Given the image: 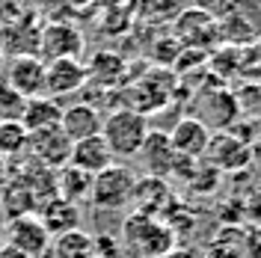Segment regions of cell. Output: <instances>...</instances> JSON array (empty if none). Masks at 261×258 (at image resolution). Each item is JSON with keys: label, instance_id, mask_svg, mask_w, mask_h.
Segmentation results:
<instances>
[{"label": "cell", "instance_id": "obj_1", "mask_svg": "<svg viewBox=\"0 0 261 258\" xmlns=\"http://www.w3.org/2000/svg\"><path fill=\"white\" fill-rule=\"evenodd\" d=\"M122 241L125 249H130L140 258H163L169 249L178 246V238L161 217H146V214H128L122 223Z\"/></svg>", "mask_w": 261, "mask_h": 258}, {"label": "cell", "instance_id": "obj_2", "mask_svg": "<svg viewBox=\"0 0 261 258\" xmlns=\"http://www.w3.org/2000/svg\"><path fill=\"white\" fill-rule=\"evenodd\" d=\"M148 119L130 107H119L101 122V137L110 145L113 158H134L148 137Z\"/></svg>", "mask_w": 261, "mask_h": 258}, {"label": "cell", "instance_id": "obj_3", "mask_svg": "<svg viewBox=\"0 0 261 258\" xmlns=\"http://www.w3.org/2000/svg\"><path fill=\"white\" fill-rule=\"evenodd\" d=\"M134 184H137V175H134L130 166H125V163H110L104 172L92 175L89 199L101 211H122L130 205Z\"/></svg>", "mask_w": 261, "mask_h": 258}, {"label": "cell", "instance_id": "obj_4", "mask_svg": "<svg viewBox=\"0 0 261 258\" xmlns=\"http://www.w3.org/2000/svg\"><path fill=\"white\" fill-rule=\"evenodd\" d=\"M3 243L21 249L24 255H30V258H42L50 249V235H48V228L42 226V220H39L36 214H24V217L6 220Z\"/></svg>", "mask_w": 261, "mask_h": 258}, {"label": "cell", "instance_id": "obj_5", "mask_svg": "<svg viewBox=\"0 0 261 258\" xmlns=\"http://www.w3.org/2000/svg\"><path fill=\"white\" fill-rule=\"evenodd\" d=\"M83 50V36L77 33V27L54 21L45 30H39V60L50 63V60H77Z\"/></svg>", "mask_w": 261, "mask_h": 258}, {"label": "cell", "instance_id": "obj_6", "mask_svg": "<svg viewBox=\"0 0 261 258\" xmlns=\"http://www.w3.org/2000/svg\"><path fill=\"white\" fill-rule=\"evenodd\" d=\"M3 83H9L18 95H24V98L45 95V63H42L36 54H18V57H9Z\"/></svg>", "mask_w": 261, "mask_h": 258}, {"label": "cell", "instance_id": "obj_7", "mask_svg": "<svg viewBox=\"0 0 261 258\" xmlns=\"http://www.w3.org/2000/svg\"><path fill=\"white\" fill-rule=\"evenodd\" d=\"M27 151H33V158L45 169H63L68 163V154H71V140L60 128L36 131L27 140Z\"/></svg>", "mask_w": 261, "mask_h": 258}, {"label": "cell", "instance_id": "obj_8", "mask_svg": "<svg viewBox=\"0 0 261 258\" xmlns=\"http://www.w3.org/2000/svg\"><path fill=\"white\" fill-rule=\"evenodd\" d=\"M86 86V65L81 60H50L45 63V95H71Z\"/></svg>", "mask_w": 261, "mask_h": 258}, {"label": "cell", "instance_id": "obj_9", "mask_svg": "<svg viewBox=\"0 0 261 258\" xmlns=\"http://www.w3.org/2000/svg\"><path fill=\"white\" fill-rule=\"evenodd\" d=\"M172 202V190L166 184V178H158V175H143L137 178L134 184V193H130V205L137 214H146V217H161L166 214Z\"/></svg>", "mask_w": 261, "mask_h": 258}, {"label": "cell", "instance_id": "obj_10", "mask_svg": "<svg viewBox=\"0 0 261 258\" xmlns=\"http://www.w3.org/2000/svg\"><path fill=\"white\" fill-rule=\"evenodd\" d=\"M205 158L223 169V172H234V169H244L246 163L252 161V148L238 140L234 134H211V143H208V151Z\"/></svg>", "mask_w": 261, "mask_h": 258}, {"label": "cell", "instance_id": "obj_11", "mask_svg": "<svg viewBox=\"0 0 261 258\" xmlns=\"http://www.w3.org/2000/svg\"><path fill=\"white\" fill-rule=\"evenodd\" d=\"M110 163H116V158H113V151H110V145L104 143L101 134H98V137H86V140L71 143L68 166L81 169V172H86V175H98V172H104Z\"/></svg>", "mask_w": 261, "mask_h": 258}, {"label": "cell", "instance_id": "obj_12", "mask_svg": "<svg viewBox=\"0 0 261 258\" xmlns=\"http://www.w3.org/2000/svg\"><path fill=\"white\" fill-rule=\"evenodd\" d=\"M140 161L146 166V175H158V178H169L172 169H175V148L169 143V134L163 131H148L146 143L140 148Z\"/></svg>", "mask_w": 261, "mask_h": 258}, {"label": "cell", "instance_id": "obj_13", "mask_svg": "<svg viewBox=\"0 0 261 258\" xmlns=\"http://www.w3.org/2000/svg\"><path fill=\"white\" fill-rule=\"evenodd\" d=\"M169 143H172V148H175V154L190 158V161H199V158H205V151H208L211 128H205L196 116H187V119H181L178 125L172 128Z\"/></svg>", "mask_w": 261, "mask_h": 258}, {"label": "cell", "instance_id": "obj_14", "mask_svg": "<svg viewBox=\"0 0 261 258\" xmlns=\"http://www.w3.org/2000/svg\"><path fill=\"white\" fill-rule=\"evenodd\" d=\"M101 113H98L95 104L89 101H77L71 107H63V119H60V131L71 143L86 140V137H98L101 134Z\"/></svg>", "mask_w": 261, "mask_h": 258}, {"label": "cell", "instance_id": "obj_15", "mask_svg": "<svg viewBox=\"0 0 261 258\" xmlns=\"http://www.w3.org/2000/svg\"><path fill=\"white\" fill-rule=\"evenodd\" d=\"M39 220H42V226L48 228L50 238H60L65 231H74V228H81V205H74V202H65L60 196H54L48 202H42V214H36Z\"/></svg>", "mask_w": 261, "mask_h": 258}, {"label": "cell", "instance_id": "obj_16", "mask_svg": "<svg viewBox=\"0 0 261 258\" xmlns=\"http://www.w3.org/2000/svg\"><path fill=\"white\" fill-rule=\"evenodd\" d=\"M60 119H63V107H60L57 98L36 95V98H27V107H24V116H21V125H24L27 134H36V131L60 128Z\"/></svg>", "mask_w": 261, "mask_h": 258}, {"label": "cell", "instance_id": "obj_17", "mask_svg": "<svg viewBox=\"0 0 261 258\" xmlns=\"http://www.w3.org/2000/svg\"><path fill=\"white\" fill-rule=\"evenodd\" d=\"M89 190H92V175H86L68 163L60 169V178H57V196L60 199L81 205L83 199H89Z\"/></svg>", "mask_w": 261, "mask_h": 258}, {"label": "cell", "instance_id": "obj_18", "mask_svg": "<svg viewBox=\"0 0 261 258\" xmlns=\"http://www.w3.org/2000/svg\"><path fill=\"white\" fill-rule=\"evenodd\" d=\"M50 246H54V255L57 258H92L95 255V238L81 231V228L65 231L60 238H50Z\"/></svg>", "mask_w": 261, "mask_h": 258}, {"label": "cell", "instance_id": "obj_19", "mask_svg": "<svg viewBox=\"0 0 261 258\" xmlns=\"http://www.w3.org/2000/svg\"><path fill=\"white\" fill-rule=\"evenodd\" d=\"M122 74H125V63H122V57L107 54V50L95 54L92 63L86 65V81H98L101 86H113V83H119L122 81Z\"/></svg>", "mask_w": 261, "mask_h": 258}, {"label": "cell", "instance_id": "obj_20", "mask_svg": "<svg viewBox=\"0 0 261 258\" xmlns=\"http://www.w3.org/2000/svg\"><path fill=\"white\" fill-rule=\"evenodd\" d=\"M241 243H244V228H234L231 235L228 231H220L199 255L202 258H244Z\"/></svg>", "mask_w": 261, "mask_h": 258}, {"label": "cell", "instance_id": "obj_21", "mask_svg": "<svg viewBox=\"0 0 261 258\" xmlns=\"http://www.w3.org/2000/svg\"><path fill=\"white\" fill-rule=\"evenodd\" d=\"M30 134L24 131L21 122H0V161L3 158H15L27 151Z\"/></svg>", "mask_w": 261, "mask_h": 258}, {"label": "cell", "instance_id": "obj_22", "mask_svg": "<svg viewBox=\"0 0 261 258\" xmlns=\"http://www.w3.org/2000/svg\"><path fill=\"white\" fill-rule=\"evenodd\" d=\"M27 107V98L18 95L9 83L0 81V122H21Z\"/></svg>", "mask_w": 261, "mask_h": 258}, {"label": "cell", "instance_id": "obj_23", "mask_svg": "<svg viewBox=\"0 0 261 258\" xmlns=\"http://www.w3.org/2000/svg\"><path fill=\"white\" fill-rule=\"evenodd\" d=\"M241 249H244V258H261V223L244 228V243H241Z\"/></svg>", "mask_w": 261, "mask_h": 258}, {"label": "cell", "instance_id": "obj_24", "mask_svg": "<svg viewBox=\"0 0 261 258\" xmlns=\"http://www.w3.org/2000/svg\"><path fill=\"white\" fill-rule=\"evenodd\" d=\"M163 258H202V255L196 252L193 246H175V249H169Z\"/></svg>", "mask_w": 261, "mask_h": 258}, {"label": "cell", "instance_id": "obj_25", "mask_svg": "<svg viewBox=\"0 0 261 258\" xmlns=\"http://www.w3.org/2000/svg\"><path fill=\"white\" fill-rule=\"evenodd\" d=\"M0 258H30V255H24L21 249L9 246V243H0Z\"/></svg>", "mask_w": 261, "mask_h": 258}, {"label": "cell", "instance_id": "obj_26", "mask_svg": "<svg viewBox=\"0 0 261 258\" xmlns=\"http://www.w3.org/2000/svg\"><path fill=\"white\" fill-rule=\"evenodd\" d=\"M6 223V208H3V199H0V226Z\"/></svg>", "mask_w": 261, "mask_h": 258}, {"label": "cell", "instance_id": "obj_27", "mask_svg": "<svg viewBox=\"0 0 261 258\" xmlns=\"http://www.w3.org/2000/svg\"><path fill=\"white\" fill-rule=\"evenodd\" d=\"M0 60H3V45H0Z\"/></svg>", "mask_w": 261, "mask_h": 258}, {"label": "cell", "instance_id": "obj_28", "mask_svg": "<svg viewBox=\"0 0 261 258\" xmlns=\"http://www.w3.org/2000/svg\"><path fill=\"white\" fill-rule=\"evenodd\" d=\"M92 258H101V255H92Z\"/></svg>", "mask_w": 261, "mask_h": 258}, {"label": "cell", "instance_id": "obj_29", "mask_svg": "<svg viewBox=\"0 0 261 258\" xmlns=\"http://www.w3.org/2000/svg\"><path fill=\"white\" fill-rule=\"evenodd\" d=\"M0 169H3V163H0Z\"/></svg>", "mask_w": 261, "mask_h": 258}]
</instances>
